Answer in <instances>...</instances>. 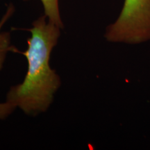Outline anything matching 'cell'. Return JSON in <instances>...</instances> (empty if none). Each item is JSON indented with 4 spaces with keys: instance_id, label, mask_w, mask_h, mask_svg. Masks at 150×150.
<instances>
[{
    "instance_id": "1",
    "label": "cell",
    "mask_w": 150,
    "mask_h": 150,
    "mask_svg": "<svg viewBox=\"0 0 150 150\" xmlns=\"http://www.w3.org/2000/svg\"><path fill=\"white\" fill-rule=\"evenodd\" d=\"M61 28L42 16L33 21L27 39V49L18 52L26 57L27 72L22 83L11 86L7 102L13 104L24 113L36 115L45 112L52 104L61 81L50 65L52 50L58 43Z\"/></svg>"
},
{
    "instance_id": "2",
    "label": "cell",
    "mask_w": 150,
    "mask_h": 150,
    "mask_svg": "<svg viewBox=\"0 0 150 150\" xmlns=\"http://www.w3.org/2000/svg\"><path fill=\"white\" fill-rule=\"evenodd\" d=\"M104 36L109 42L128 44L150 40V0H125L119 17L108 26Z\"/></svg>"
},
{
    "instance_id": "3",
    "label": "cell",
    "mask_w": 150,
    "mask_h": 150,
    "mask_svg": "<svg viewBox=\"0 0 150 150\" xmlns=\"http://www.w3.org/2000/svg\"><path fill=\"white\" fill-rule=\"evenodd\" d=\"M15 12V6L12 4H8L5 13L0 20V71L2 70L7 54L9 52L18 53L19 50L11 44V33L8 31L1 32L4 25L11 18Z\"/></svg>"
},
{
    "instance_id": "4",
    "label": "cell",
    "mask_w": 150,
    "mask_h": 150,
    "mask_svg": "<svg viewBox=\"0 0 150 150\" xmlns=\"http://www.w3.org/2000/svg\"><path fill=\"white\" fill-rule=\"evenodd\" d=\"M40 1L44 8L45 16L47 17L49 21L56 24L61 29H63L64 26L60 13L59 0H40Z\"/></svg>"
},
{
    "instance_id": "5",
    "label": "cell",
    "mask_w": 150,
    "mask_h": 150,
    "mask_svg": "<svg viewBox=\"0 0 150 150\" xmlns=\"http://www.w3.org/2000/svg\"><path fill=\"white\" fill-rule=\"evenodd\" d=\"M17 108L13 104L7 101L6 102L0 103V120H3L8 117Z\"/></svg>"
}]
</instances>
